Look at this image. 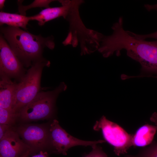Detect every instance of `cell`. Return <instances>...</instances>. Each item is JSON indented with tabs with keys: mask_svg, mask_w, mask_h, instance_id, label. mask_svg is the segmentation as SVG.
I'll use <instances>...</instances> for the list:
<instances>
[{
	"mask_svg": "<svg viewBox=\"0 0 157 157\" xmlns=\"http://www.w3.org/2000/svg\"><path fill=\"white\" fill-rule=\"evenodd\" d=\"M113 32L109 35L101 33L98 51L104 58L114 53L119 56L125 49L128 56L138 62L142 74L149 76L157 74V40L147 41L138 39L124 30L123 19L120 17L111 27Z\"/></svg>",
	"mask_w": 157,
	"mask_h": 157,
	"instance_id": "6da1fadb",
	"label": "cell"
},
{
	"mask_svg": "<svg viewBox=\"0 0 157 157\" xmlns=\"http://www.w3.org/2000/svg\"><path fill=\"white\" fill-rule=\"evenodd\" d=\"M1 34L24 66L28 67L42 59L44 48L53 49L55 46L52 36L43 37L24 31L20 28L1 26Z\"/></svg>",
	"mask_w": 157,
	"mask_h": 157,
	"instance_id": "7a4b0ae2",
	"label": "cell"
},
{
	"mask_svg": "<svg viewBox=\"0 0 157 157\" xmlns=\"http://www.w3.org/2000/svg\"><path fill=\"white\" fill-rule=\"evenodd\" d=\"M49 61L43 58L34 63L18 83L12 109L17 113L19 110L31 101L40 92L42 71L49 66Z\"/></svg>",
	"mask_w": 157,
	"mask_h": 157,
	"instance_id": "3957f363",
	"label": "cell"
},
{
	"mask_svg": "<svg viewBox=\"0 0 157 157\" xmlns=\"http://www.w3.org/2000/svg\"><path fill=\"white\" fill-rule=\"evenodd\" d=\"M67 88V85L62 82L53 90L40 92L31 101L19 110L17 113L18 117L24 121H36L50 117L53 113L57 98Z\"/></svg>",
	"mask_w": 157,
	"mask_h": 157,
	"instance_id": "277c9868",
	"label": "cell"
},
{
	"mask_svg": "<svg viewBox=\"0 0 157 157\" xmlns=\"http://www.w3.org/2000/svg\"><path fill=\"white\" fill-rule=\"evenodd\" d=\"M96 131L101 130L106 141L113 147L116 155L127 152L132 146L133 134L128 133L117 124L108 119L104 116L97 121L93 127Z\"/></svg>",
	"mask_w": 157,
	"mask_h": 157,
	"instance_id": "5b68a950",
	"label": "cell"
},
{
	"mask_svg": "<svg viewBox=\"0 0 157 157\" xmlns=\"http://www.w3.org/2000/svg\"><path fill=\"white\" fill-rule=\"evenodd\" d=\"M49 138L52 152L57 154H67V151L71 147L78 145L92 146L102 143L105 141H85L77 139L68 134L59 124L57 120L54 119L50 125Z\"/></svg>",
	"mask_w": 157,
	"mask_h": 157,
	"instance_id": "8992f818",
	"label": "cell"
},
{
	"mask_svg": "<svg viewBox=\"0 0 157 157\" xmlns=\"http://www.w3.org/2000/svg\"><path fill=\"white\" fill-rule=\"evenodd\" d=\"M24 65L15 55L8 44L0 36V74L19 81L26 74Z\"/></svg>",
	"mask_w": 157,
	"mask_h": 157,
	"instance_id": "52a82bcc",
	"label": "cell"
},
{
	"mask_svg": "<svg viewBox=\"0 0 157 157\" xmlns=\"http://www.w3.org/2000/svg\"><path fill=\"white\" fill-rule=\"evenodd\" d=\"M20 138L32 149L33 153L42 151L49 141V130L43 126L36 125L21 126L16 130Z\"/></svg>",
	"mask_w": 157,
	"mask_h": 157,
	"instance_id": "ba28073f",
	"label": "cell"
},
{
	"mask_svg": "<svg viewBox=\"0 0 157 157\" xmlns=\"http://www.w3.org/2000/svg\"><path fill=\"white\" fill-rule=\"evenodd\" d=\"M11 129L0 140V157H19L33 153L31 148Z\"/></svg>",
	"mask_w": 157,
	"mask_h": 157,
	"instance_id": "9c48e42d",
	"label": "cell"
},
{
	"mask_svg": "<svg viewBox=\"0 0 157 157\" xmlns=\"http://www.w3.org/2000/svg\"><path fill=\"white\" fill-rule=\"evenodd\" d=\"M62 6L49 7L42 10L38 14L30 16V20H36L40 26L46 22L55 19L62 17L67 19L71 10L76 4L77 0H58Z\"/></svg>",
	"mask_w": 157,
	"mask_h": 157,
	"instance_id": "30bf717a",
	"label": "cell"
},
{
	"mask_svg": "<svg viewBox=\"0 0 157 157\" xmlns=\"http://www.w3.org/2000/svg\"><path fill=\"white\" fill-rule=\"evenodd\" d=\"M0 76V108L12 109L18 83L6 75Z\"/></svg>",
	"mask_w": 157,
	"mask_h": 157,
	"instance_id": "8fae6325",
	"label": "cell"
},
{
	"mask_svg": "<svg viewBox=\"0 0 157 157\" xmlns=\"http://www.w3.org/2000/svg\"><path fill=\"white\" fill-rule=\"evenodd\" d=\"M157 131V125L146 124L142 126L133 135L132 146L144 147L151 144Z\"/></svg>",
	"mask_w": 157,
	"mask_h": 157,
	"instance_id": "7c38bea8",
	"label": "cell"
},
{
	"mask_svg": "<svg viewBox=\"0 0 157 157\" xmlns=\"http://www.w3.org/2000/svg\"><path fill=\"white\" fill-rule=\"evenodd\" d=\"M30 20L29 17L2 11L0 12L1 26L6 24L10 26L21 27L26 30L27 29V25Z\"/></svg>",
	"mask_w": 157,
	"mask_h": 157,
	"instance_id": "4fadbf2b",
	"label": "cell"
},
{
	"mask_svg": "<svg viewBox=\"0 0 157 157\" xmlns=\"http://www.w3.org/2000/svg\"><path fill=\"white\" fill-rule=\"evenodd\" d=\"M22 0H18V10L20 14L26 16V11L32 8L36 7H50L49 4L51 2L55 1L52 0H35L27 6H24L22 3Z\"/></svg>",
	"mask_w": 157,
	"mask_h": 157,
	"instance_id": "5bb4252c",
	"label": "cell"
},
{
	"mask_svg": "<svg viewBox=\"0 0 157 157\" xmlns=\"http://www.w3.org/2000/svg\"><path fill=\"white\" fill-rule=\"evenodd\" d=\"M17 117V113L12 110L0 108V124L12 126Z\"/></svg>",
	"mask_w": 157,
	"mask_h": 157,
	"instance_id": "9a60e30c",
	"label": "cell"
},
{
	"mask_svg": "<svg viewBox=\"0 0 157 157\" xmlns=\"http://www.w3.org/2000/svg\"><path fill=\"white\" fill-rule=\"evenodd\" d=\"M134 157H157V142L153 141L149 147L142 150Z\"/></svg>",
	"mask_w": 157,
	"mask_h": 157,
	"instance_id": "2e32d148",
	"label": "cell"
},
{
	"mask_svg": "<svg viewBox=\"0 0 157 157\" xmlns=\"http://www.w3.org/2000/svg\"><path fill=\"white\" fill-rule=\"evenodd\" d=\"M92 150L88 154L84 157H108L100 147L97 144L92 146Z\"/></svg>",
	"mask_w": 157,
	"mask_h": 157,
	"instance_id": "e0dca14e",
	"label": "cell"
},
{
	"mask_svg": "<svg viewBox=\"0 0 157 157\" xmlns=\"http://www.w3.org/2000/svg\"><path fill=\"white\" fill-rule=\"evenodd\" d=\"M131 34L135 37L140 39L145 40L148 38H153L157 39V31L154 33L145 35H139L130 31Z\"/></svg>",
	"mask_w": 157,
	"mask_h": 157,
	"instance_id": "ac0fdd59",
	"label": "cell"
},
{
	"mask_svg": "<svg viewBox=\"0 0 157 157\" xmlns=\"http://www.w3.org/2000/svg\"><path fill=\"white\" fill-rule=\"evenodd\" d=\"M11 126L8 124H0V140L8 130L11 129Z\"/></svg>",
	"mask_w": 157,
	"mask_h": 157,
	"instance_id": "d6986e66",
	"label": "cell"
},
{
	"mask_svg": "<svg viewBox=\"0 0 157 157\" xmlns=\"http://www.w3.org/2000/svg\"><path fill=\"white\" fill-rule=\"evenodd\" d=\"M144 7L148 11L153 10H157V3L154 5L145 4Z\"/></svg>",
	"mask_w": 157,
	"mask_h": 157,
	"instance_id": "ffe728a7",
	"label": "cell"
},
{
	"mask_svg": "<svg viewBox=\"0 0 157 157\" xmlns=\"http://www.w3.org/2000/svg\"><path fill=\"white\" fill-rule=\"evenodd\" d=\"M28 157H29V156ZM31 157H49V154L47 151H40L37 154L34 155Z\"/></svg>",
	"mask_w": 157,
	"mask_h": 157,
	"instance_id": "44dd1931",
	"label": "cell"
},
{
	"mask_svg": "<svg viewBox=\"0 0 157 157\" xmlns=\"http://www.w3.org/2000/svg\"><path fill=\"white\" fill-rule=\"evenodd\" d=\"M150 121L154 123L157 125V113L154 112L151 115L150 118Z\"/></svg>",
	"mask_w": 157,
	"mask_h": 157,
	"instance_id": "7402d4cb",
	"label": "cell"
},
{
	"mask_svg": "<svg viewBox=\"0 0 157 157\" xmlns=\"http://www.w3.org/2000/svg\"><path fill=\"white\" fill-rule=\"evenodd\" d=\"M6 1L5 0H0V9H2L4 6V3Z\"/></svg>",
	"mask_w": 157,
	"mask_h": 157,
	"instance_id": "603a6c76",
	"label": "cell"
},
{
	"mask_svg": "<svg viewBox=\"0 0 157 157\" xmlns=\"http://www.w3.org/2000/svg\"><path fill=\"white\" fill-rule=\"evenodd\" d=\"M30 155L29 153L23 156L19 157H28L29 156V155Z\"/></svg>",
	"mask_w": 157,
	"mask_h": 157,
	"instance_id": "cb8c5ba5",
	"label": "cell"
},
{
	"mask_svg": "<svg viewBox=\"0 0 157 157\" xmlns=\"http://www.w3.org/2000/svg\"><path fill=\"white\" fill-rule=\"evenodd\" d=\"M157 74V76H155V77L157 78V74Z\"/></svg>",
	"mask_w": 157,
	"mask_h": 157,
	"instance_id": "d4e9b609",
	"label": "cell"
}]
</instances>
